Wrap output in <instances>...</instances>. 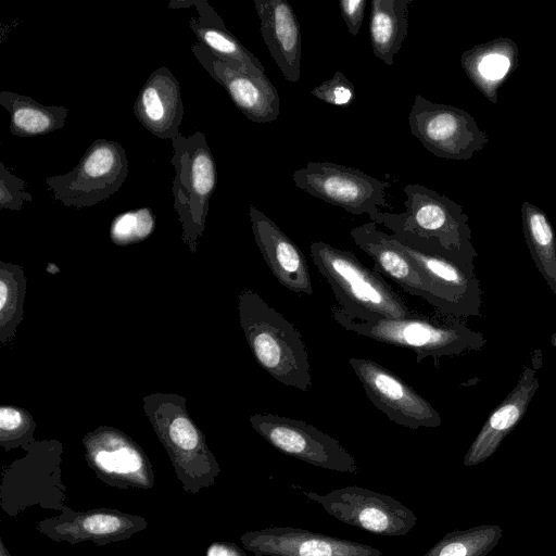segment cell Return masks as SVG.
<instances>
[{"instance_id": "ac0fdd59", "label": "cell", "mask_w": 556, "mask_h": 556, "mask_svg": "<svg viewBox=\"0 0 556 556\" xmlns=\"http://www.w3.org/2000/svg\"><path fill=\"white\" fill-rule=\"evenodd\" d=\"M542 351L534 350L515 388L489 416L470 445L464 458L465 466H473L489 458L523 417L539 389L538 374L542 368Z\"/></svg>"}, {"instance_id": "9a60e30c", "label": "cell", "mask_w": 556, "mask_h": 556, "mask_svg": "<svg viewBox=\"0 0 556 556\" xmlns=\"http://www.w3.org/2000/svg\"><path fill=\"white\" fill-rule=\"evenodd\" d=\"M253 556H381L382 552L355 541L293 527H271L240 538Z\"/></svg>"}, {"instance_id": "603a6c76", "label": "cell", "mask_w": 556, "mask_h": 556, "mask_svg": "<svg viewBox=\"0 0 556 556\" xmlns=\"http://www.w3.org/2000/svg\"><path fill=\"white\" fill-rule=\"evenodd\" d=\"M191 7L197 10L198 17H192L189 26L198 42L238 70L257 78H268L261 61L228 30L223 18L206 0H172L168 3L170 9Z\"/></svg>"}, {"instance_id": "4316f807", "label": "cell", "mask_w": 556, "mask_h": 556, "mask_svg": "<svg viewBox=\"0 0 556 556\" xmlns=\"http://www.w3.org/2000/svg\"><path fill=\"white\" fill-rule=\"evenodd\" d=\"M522 231L536 268L556 294V237L546 214L534 204L521 205Z\"/></svg>"}, {"instance_id": "ba28073f", "label": "cell", "mask_w": 556, "mask_h": 556, "mask_svg": "<svg viewBox=\"0 0 556 556\" xmlns=\"http://www.w3.org/2000/svg\"><path fill=\"white\" fill-rule=\"evenodd\" d=\"M127 175L128 160L124 147L116 141L97 139L71 172L49 176L46 184L54 200L79 210L116 193Z\"/></svg>"}, {"instance_id": "2e32d148", "label": "cell", "mask_w": 556, "mask_h": 556, "mask_svg": "<svg viewBox=\"0 0 556 556\" xmlns=\"http://www.w3.org/2000/svg\"><path fill=\"white\" fill-rule=\"evenodd\" d=\"M191 52L211 77L224 87L245 117L255 123H270L277 119L280 113V98L268 78H257L238 70L200 42L191 46Z\"/></svg>"}, {"instance_id": "d6a6232c", "label": "cell", "mask_w": 556, "mask_h": 556, "mask_svg": "<svg viewBox=\"0 0 556 556\" xmlns=\"http://www.w3.org/2000/svg\"><path fill=\"white\" fill-rule=\"evenodd\" d=\"M33 201L25 180L12 174L0 163V208L20 211L25 202Z\"/></svg>"}, {"instance_id": "4fadbf2b", "label": "cell", "mask_w": 556, "mask_h": 556, "mask_svg": "<svg viewBox=\"0 0 556 556\" xmlns=\"http://www.w3.org/2000/svg\"><path fill=\"white\" fill-rule=\"evenodd\" d=\"M86 460L96 476L118 489L154 485L152 465L143 450L125 432L100 426L83 439Z\"/></svg>"}, {"instance_id": "e575fe53", "label": "cell", "mask_w": 556, "mask_h": 556, "mask_svg": "<svg viewBox=\"0 0 556 556\" xmlns=\"http://www.w3.org/2000/svg\"><path fill=\"white\" fill-rule=\"evenodd\" d=\"M206 556H247V554L233 543L214 542L207 547Z\"/></svg>"}, {"instance_id": "f546056e", "label": "cell", "mask_w": 556, "mask_h": 556, "mask_svg": "<svg viewBox=\"0 0 556 556\" xmlns=\"http://www.w3.org/2000/svg\"><path fill=\"white\" fill-rule=\"evenodd\" d=\"M36 421L24 408L13 405L0 407V445L5 450L22 447L27 451L36 441Z\"/></svg>"}, {"instance_id": "836d02e7", "label": "cell", "mask_w": 556, "mask_h": 556, "mask_svg": "<svg viewBox=\"0 0 556 556\" xmlns=\"http://www.w3.org/2000/svg\"><path fill=\"white\" fill-rule=\"evenodd\" d=\"M366 4V0L339 1L342 18L352 36L358 35L362 28Z\"/></svg>"}, {"instance_id": "3957f363", "label": "cell", "mask_w": 556, "mask_h": 556, "mask_svg": "<svg viewBox=\"0 0 556 556\" xmlns=\"http://www.w3.org/2000/svg\"><path fill=\"white\" fill-rule=\"evenodd\" d=\"M331 316L348 331L412 350L417 363L432 357L437 367L442 356L460 355L485 344L482 333L471 330L460 318L441 313L431 316L415 311L404 318L364 321L350 318L336 305Z\"/></svg>"}, {"instance_id": "52a82bcc", "label": "cell", "mask_w": 556, "mask_h": 556, "mask_svg": "<svg viewBox=\"0 0 556 556\" xmlns=\"http://www.w3.org/2000/svg\"><path fill=\"white\" fill-rule=\"evenodd\" d=\"M403 191L406 210L403 213L382 212L380 224L392 233L434 241L450 251L477 258L469 217L462 205L420 184H408Z\"/></svg>"}, {"instance_id": "7402d4cb", "label": "cell", "mask_w": 556, "mask_h": 556, "mask_svg": "<svg viewBox=\"0 0 556 556\" xmlns=\"http://www.w3.org/2000/svg\"><path fill=\"white\" fill-rule=\"evenodd\" d=\"M263 40L283 77L298 83L301 76V30L286 0H254Z\"/></svg>"}, {"instance_id": "8d00e7d4", "label": "cell", "mask_w": 556, "mask_h": 556, "mask_svg": "<svg viewBox=\"0 0 556 556\" xmlns=\"http://www.w3.org/2000/svg\"><path fill=\"white\" fill-rule=\"evenodd\" d=\"M555 70H556V60H555Z\"/></svg>"}, {"instance_id": "f1b7e54d", "label": "cell", "mask_w": 556, "mask_h": 556, "mask_svg": "<svg viewBox=\"0 0 556 556\" xmlns=\"http://www.w3.org/2000/svg\"><path fill=\"white\" fill-rule=\"evenodd\" d=\"M501 534L498 527L455 530L443 536L424 556H483Z\"/></svg>"}, {"instance_id": "ffe728a7", "label": "cell", "mask_w": 556, "mask_h": 556, "mask_svg": "<svg viewBox=\"0 0 556 556\" xmlns=\"http://www.w3.org/2000/svg\"><path fill=\"white\" fill-rule=\"evenodd\" d=\"M355 244L374 261V270L389 277L410 295L432 302L430 285L425 274L381 231L375 222L365 223L350 231Z\"/></svg>"}, {"instance_id": "7c38bea8", "label": "cell", "mask_w": 556, "mask_h": 556, "mask_svg": "<svg viewBox=\"0 0 556 556\" xmlns=\"http://www.w3.org/2000/svg\"><path fill=\"white\" fill-rule=\"evenodd\" d=\"M249 421L261 437L286 455L324 469L358 472L355 458L338 440L303 420L256 413Z\"/></svg>"}, {"instance_id": "cb8c5ba5", "label": "cell", "mask_w": 556, "mask_h": 556, "mask_svg": "<svg viewBox=\"0 0 556 556\" xmlns=\"http://www.w3.org/2000/svg\"><path fill=\"white\" fill-rule=\"evenodd\" d=\"M517 43L505 37L479 43L460 55V65L473 86L492 104L498 90L518 65Z\"/></svg>"}, {"instance_id": "8fae6325", "label": "cell", "mask_w": 556, "mask_h": 556, "mask_svg": "<svg viewBox=\"0 0 556 556\" xmlns=\"http://www.w3.org/2000/svg\"><path fill=\"white\" fill-rule=\"evenodd\" d=\"M339 521L383 536H403L417 523L412 509L386 494L357 485L326 494L302 491Z\"/></svg>"}, {"instance_id": "1f68e13d", "label": "cell", "mask_w": 556, "mask_h": 556, "mask_svg": "<svg viewBox=\"0 0 556 556\" xmlns=\"http://www.w3.org/2000/svg\"><path fill=\"white\" fill-rule=\"evenodd\" d=\"M311 94L325 103L340 108H348L356 96L354 85L339 71L313 88Z\"/></svg>"}, {"instance_id": "d6986e66", "label": "cell", "mask_w": 556, "mask_h": 556, "mask_svg": "<svg viewBox=\"0 0 556 556\" xmlns=\"http://www.w3.org/2000/svg\"><path fill=\"white\" fill-rule=\"evenodd\" d=\"M249 216L255 243L279 283L295 293L312 294L309 269L300 247L255 206H249Z\"/></svg>"}, {"instance_id": "5b68a950", "label": "cell", "mask_w": 556, "mask_h": 556, "mask_svg": "<svg viewBox=\"0 0 556 556\" xmlns=\"http://www.w3.org/2000/svg\"><path fill=\"white\" fill-rule=\"evenodd\" d=\"M389 236L427 277L431 305L439 313L456 318L480 315L481 288L473 258L450 251L434 241L407 235Z\"/></svg>"}, {"instance_id": "d590c367", "label": "cell", "mask_w": 556, "mask_h": 556, "mask_svg": "<svg viewBox=\"0 0 556 556\" xmlns=\"http://www.w3.org/2000/svg\"><path fill=\"white\" fill-rule=\"evenodd\" d=\"M0 556H11L2 541L0 542Z\"/></svg>"}, {"instance_id": "4dcf8cb0", "label": "cell", "mask_w": 556, "mask_h": 556, "mask_svg": "<svg viewBox=\"0 0 556 556\" xmlns=\"http://www.w3.org/2000/svg\"><path fill=\"white\" fill-rule=\"evenodd\" d=\"M156 226L150 207L126 211L118 214L110 226V238L116 245L124 247L149 238Z\"/></svg>"}, {"instance_id": "277c9868", "label": "cell", "mask_w": 556, "mask_h": 556, "mask_svg": "<svg viewBox=\"0 0 556 556\" xmlns=\"http://www.w3.org/2000/svg\"><path fill=\"white\" fill-rule=\"evenodd\" d=\"M142 403L184 490L197 494L213 485L220 467L202 430L188 414L186 399L173 393H152Z\"/></svg>"}, {"instance_id": "8992f818", "label": "cell", "mask_w": 556, "mask_h": 556, "mask_svg": "<svg viewBox=\"0 0 556 556\" xmlns=\"http://www.w3.org/2000/svg\"><path fill=\"white\" fill-rule=\"evenodd\" d=\"M172 142L174 210L181 224V239L190 252L195 253L216 187V163L206 137L201 131L189 137L180 134Z\"/></svg>"}, {"instance_id": "30bf717a", "label": "cell", "mask_w": 556, "mask_h": 556, "mask_svg": "<svg viewBox=\"0 0 556 556\" xmlns=\"http://www.w3.org/2000/svg\"><path fill=\"white\" fill-rule=\"evenodd\" d=\"M410 132L433 155L447 160H470L489 142L467 111L434 103L416 94L408 115Z\"/></svg>"}, {"instance_id": "e0dca14e", "label": "cell", "mask_w": 556, "mask_h": 556, "mask_svg": "<svg viewBox=\"0 0 556 556\" xmlns=\"http://www.w3.org/2000/svg\"><path fill=\"white\" fill-rule=\"evenodd\" d=\"M147 526L148 522L142 517L116 509L73 511L63 507L60 516L40 521L38 529L53 541L74 544L90 540L103 545L129 539Z\"/></svg>"}, {"instance_id": "6da1fadb", "label": "cell", "mask_w": 556, "mask_h": 556, "mask_svg": "<svg viewBox=\"0 0 556 556\" xmlns=\"http://www.w3.org/2000/svg\"><path fill=\"white\" fill-rule=\"evenodd\" d=\"M239 321L256 363L287 387H312L308 352L300 331L253 289L238 294Z\"/></svg>"}, {"instance_id": "44dd1931", "label": "cell", "mask_w": 556, "mask_h": 556, "mask_svg": "<svg viewBox=\"0 0 556 556\" xmlns=\"http://www.w3.org/2000/svg\"><path fill=\"white\" fill-rule=\"evenodd\" d=\"M134 114L141 125L160 139L180 135L184 117L180 86L165 66L154 70L135 100Z\"/></svg>"}, {"instance_id": "9c48e42d", "label": "cell", "mask_w": 556, "mask_h": 556, "mask_svg": "<svg viewBox=\"0 0 556 556\" xmlns=\"http://www.w3.org/2000/svg\"><path fill=\"white\" fill-rule=\"evenodd\" d=\"M294 185L331 205L362 215L380 224V207H390L387 191L391 184L379 180L358 168L332 162H308L293 172Z\"/></svg>"}, {"instance_id": "7a4b0ae2", "label": "cell", "mask_w": 556, "mask_h": 556, "mask_svg": "<svg viewBox=\"0 0 556 556\" xmlns=\"http://www.w3.org/2000/svg\"><path fill=\"white\" fill-rule=\"evenodd\" d=\"M309 250L315 266L332 289L337 306L350 318L397 319L415 312L380 273L367 268L354 253L323 241L313 242Z\"/></svg>"}, {"instance_id": "d4e9b609", "label": "cell", "mask_w": 556, "mask_h": 556, "mask_svg": "<svg viewBox=\"0 0 556 556\" xmlns=\"http://www.w3.org/2000/svg\"><path fill=\"white\" fill-rule=\"evenodd\" d=\"M412 0H372L369 39L376 58L393 65L408 31V5Z\"/></svg>"}, {"instance_id": "5bb4252c", "label": "cell", "mask_w": 556, "mask_h": 556, "mask_svg": "<svg viewBox=\"0 0 556 556\" xmlns=\"http://www.w3.org/2000/svg\"><path fill=\"white\" fill-rule=\"evenodd\" d=\"M349 363L368 399L391 421L413 430L441 425L431 403L396 374L371 359L351 357Z\"/></svg>"}, {"instance_id": "83f0119b", "label": "cell", "mask_w": 556, "mask_h": 556, "mask_svg": "<svg viewBox=\"0 0 556 556\" xmlns=\"http://www.w3.org/2000/svg\"><path fill=\"white\" fill-rule=\"evenodd\" d=\"M27 278L16 264L0 261V342L13 340L24 316Z\"/></svg>"}, {"instance_id": "484cf974", "label": "cell", "mask_w": 556, "mask_h": 556, "mask_svg": "<svg viewBox=\"0 0 556 556\" xmlns=\"http://www.w3.org/2000/svg\"><path fill=\"white\" fill-rule=\"evenodd\" d=\"M0 105L10 116V131L17 137H36L61 129L68 111L62 105H45L29 96L3 90Z\"/></svg>"}]
</instances>
